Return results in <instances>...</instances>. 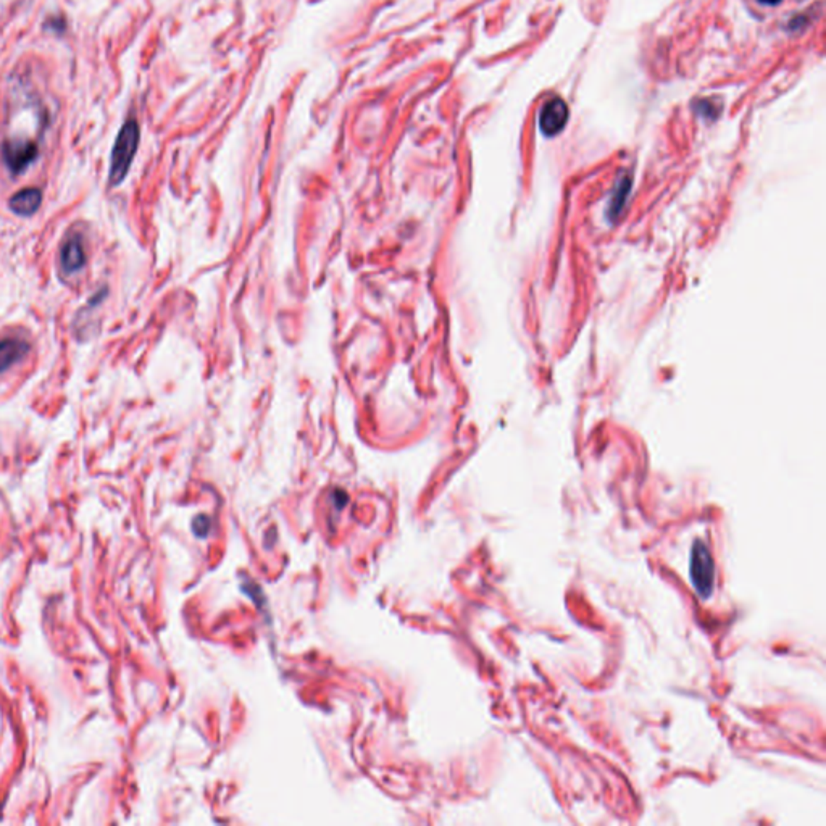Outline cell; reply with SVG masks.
<instances>
[{"label":"cell","instance_id":"1","mask_svg":"<svg viewBox=\"0 0 826 826\" xmlns=\"http://www.w3.org/2000/svg\"><path fill=\"white\" fill-rule=\"evenodd\" d=\"M139 139H141V131H139V125L135 120H128L126 123L121 126L118 136L115 139L112 157H110V184L118 186L126 178L128 171H130L132 160L139 147Z\"/></svg>","mask_w":826,"mask_h":826},{"label":"cell","instance_id":"7","mask_svg":"<svg viewBox=\"0 0 826 826\" xmlns=\"http://www.w3.org/2000/svg\"><path fill=\"white\" fill-rule=\"evenodd\" d=\"M86 264V254L83 242L79 237H72L63 244L60 252V265L65 273H74L81 270Z\"/></svg>","mask_w":826,"mask_h":826},{"label":"cell","instance_id":"4","mask_svg":"<svg viewBox=\"0 0 826 826\" xmlns=\"http://www.w3.org/2000/svg\"><path fill=\"white\" fill-rule=\"evenodd\" d=\"M568 121V107L563 98H552L541 110L539 128L544 136L552 137L563 131Z\"/></svg>","mask_w":826,"mask_h":826},{"label":"cell","instance_id":"6","mask_svg":"<svg viewBox=\"0 0 826 826\" xmlns=\"http://www.w3.org/2000/svg\"><path fill=\"white\" fill-rule=\"evenodd\" d=\"M28 352L29 344L26 341L13 339V337L0 341V373L21 362L28 356Z\"/></svg>","mask_w":826,"mask_h":826},{"label":"cell","instance_id":"2","mask_svg":"<svg viewBox=\"0 0 826 826\" xmlns=\"http://www.w3.org/2000/svg\"><path fill=\"white\" fill-rule=\"evenodd\" d=\"M691 581L702 599L712 596L715 586V563L711 550L702 541H696L691 549Z\"/></svg>","mask_w":826,"mask_h":826},{"label":"cell","instance_id":"5","mask_svg":"<svg viewBox=\"0 0 826 826\" xmlns=\"http://www.w3.org/2000/svg\"><path fill=\"white\" fill-rule=\"evenodd\" d=\"M43 202V193L38 188H26L13 194L9 200L10 210L18 217H31Z\"/></svg>","mask_w":826,"mask_h":826},{"label":"cell","instance_id":"8","mask_svg":"<svg viewBox=\"0 0 826 826\" xmlns=\"http://www.w3.org/2000/svg\"><path fill=\"white\" fill-rule=\"evenodd\" d=\"M759 2H762V4H766V5H775V4H778V2H779V0H759Z\"/></svg>","mask_w":826,"mask_h":826},{"label":"cell","instance_id":"3","mask_svg":"<svg viewBox=\"0 0 826 826\" xmlns=\"http://www.w3.org/2000/svg\"><path fill=\"white\" fill-rule=\"evenodd\" d=\"M38 145L23 139H10L2 144V159L9 170L13 174H20L36 160Z\"/></svg>","mask_w":826,"mask_h":826}]
</instances>
